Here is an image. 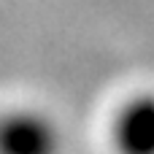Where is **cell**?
Masks as SVG:
<instances>
[{
    "label": "cell",
    "mask_w": 154,
    "mask_h": 154,
    "mask_svg": "<svg viewBox=\"0 0 154 154\" xmlns=\"http://www.w3.org/2000/svg\"><path fill=\"white\" fill-rule=\"evenodd\" d=\"M114 143L119 154H152L154 146V106L149 95L133 97L116 116Z\"/></svg>",
    "instance_id": "2"
},
{
    "label": "cell",
    "mask_w": 154,
    "mask_h": 154,
    "mask_svg": "<svg viewBox=\"0 0 154 154\" xmlns=\"http://www.w3.org/2000/svg\"><path fill=\"white\" fill-rule=\"evenodd\" d=\"M0 154H62V133L57 122L38 108L3 111Z\"/></svg>",
    "instance_id": "1"
}]
</instances>
